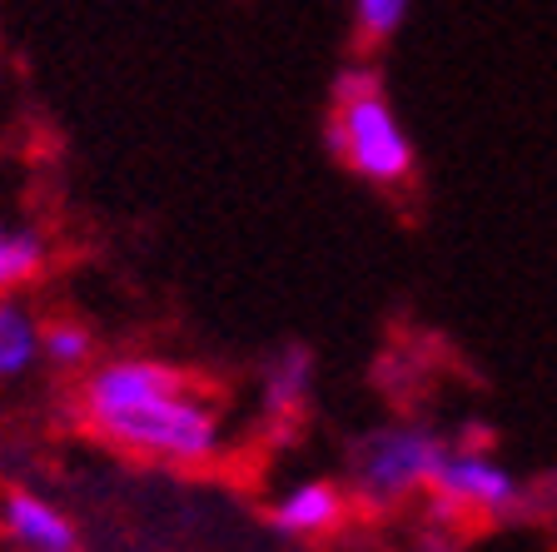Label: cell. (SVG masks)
Here are the masks:
<instances>
[{
  "instance_id": "7",
  "label": "cell",
  "mask_w": 557,
  "mask_h": 552,
  "mask_svg": "<svg viewBox=\"0 0 557 552\" xmlns=\"http://www.w3.org/2000/svg\"><path fill=\"white\" fill-rule=\"evenodd\" d=\"M40 329L46 323L35 319V309H25L15 294H0V383L40 368Z\"/></svg>"
},
{
  "instance_id": "5",
  "label": "cell",
  "mask_w": 557,
  "mask_h": 552,
  "mask_svg": "<svg viewBox=\"0 0 557 552\" xmlns=\"http://www.w3.org/2000/svg\"><path fill=\"white\" fill-rule=\"evenodd\" d=\"M0 528L11 532V542H21L25 552H81L75 523L50 498L25 493V488L0 498Z\"/></svg>"
},
{
  "instance_id": "3",
  "label": "cell",
  "mask_w": 557,
  "mask_h": 552,
  "mask_svg": "<svg viewBox=\"0 0 557 552\" xmlns=\"http://www.w3.org/2000/svg\"><path fill=\"white\" fill-rule=\"evenodd\" d=\"M443 443L438 433L418 424H388L373 428L354 443V488H359L369 503H398L413 488H429L433 473L443 463Z\"/></svg>"
},
{
  "instance_id": "9",
  "label": "cell",
  "mask_w": 557,
  "mask_h": 552,
  "mask_svg": "<svg viewBox=\"0 0 557 552\" xmlns=\"http://www.w3.org/2000/svg\"><path fill=\"white\" fill-rule=\"evenodd\" d=\"M313 389V364L304 348H289V354H278L264 373V408L269 414H289L309 398Z\"/></svg>"
},
{
  "instance_id": "8",
  "label": "cell",
  "mask_w": 557,
  "mask_h": 552,
  "mask_svg": "<svg viewBox=\"0 0 557 552\" xmlns=\"http://www.w3.org/2000/svg\"><path fill=\"white\" fill-rule=\"evenodd\" d=\"M46 234L30 230V224H5L0 219V294H15V289L35 284L40 269H46Z\"/></svg>"
},
{
  "instance_id": "6",
  "label": "cell",
  "mask_w": 557,
  "mask_h": 552,
  "mask_svg": "<svg viewBox=\"0 0 557 552\" xmlns=\"http://www.w3.org/2000/svg\"><path fill=\"white\" fill-rule=\"evenodd\" d=\"M344 518V493L334 483H299L269 507V523L289 538H319Z\"/></svg>"
},
{
  "instance_id": "4",
  "label": "cell",
  "mask_w": 557,
  "mask_h": 552,
  "mask_svg": "<svg viewBox=\"0 0 557 552\" xmlns=\"http://www.w3.org/2000/svg\"><path fill=\"white\" fill-rule=\"evenodd\" d=\"M433 493L443 498V507H478V513H493V518H503V513H512L522 498L518 478H512L503 463L483 458V453H443L438 473H433Z\"/></svg>"
},
{
  "instance_id": "11",
  "label": "cell",
  "mask_w": 557,
  "mask_h": 552,
  "mask_svg": "<svg viewBox=\"0 0 557 552\" xmlns=\"http://www.w3.org/2000/svg\"><path fill=\"white\" fill-rule=\"evenodd\" d=\"M354 15H359V30L369 40H388L404 25L408 0H354Z\"/></svg>"
},
{
  "instance_id": "2",
  "label": "cell",
  "mask_w": 557,
  "mask_h": 552,
  "mask_svg": "<svg viewBox=\"0 0 557 552\" xmlns=\"http://www.w3.org/2000/svg\"><path fill=\"white\" fill-rule=\"evenodd\" d=\"M334 150L354 174L373 184H398L413 170V145L398 125L394 105L383 100L373 70H348L338 85V115H334Z\"/></svg>"
},
{
  "instance_id": "1",
  "label": "cell",
  "mask_w": 557,
  "mask_h": 552,
  "mask_svg": "<svg viewBox=\"0 0 557 552\" xmlns=\"http://www.w3.org/2000/svg\"><path fill=\"white\" fill-rule=\"evenodd\" d=\"M81 418L110 449L199 468L220 453V414L185 368L164 358H104L85 368Z\"/></svg>"
},
{
  "instance_id": "10",
  "label": "cell",
  "mask_w": 557,
  "mask_h": 552,
  "mask_svg": "<svg viewBox=\"0 0 557 552\" xmlns=\"http://www.w3.org/2000/svg\"><path fill=\"white\" fill-rule=\"evenodd\" d=\"M40 358H46L50 368H60V373H81V368L95 364V339L85 323L75 319H55L40 329Z\"/></svg>"
}]
</instances>
